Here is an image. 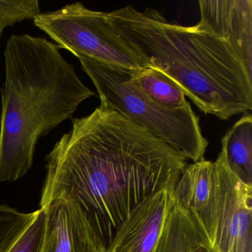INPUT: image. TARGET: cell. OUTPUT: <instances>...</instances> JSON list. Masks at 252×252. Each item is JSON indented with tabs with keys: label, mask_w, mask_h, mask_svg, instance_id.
I'll return each mask as SVG.
<instances>
[{
	"label": "cell",
	"mask_w": 252,
	"mask_h": 252,
	"mask_svg": "<svg viewBox=\"0 0 252 252\" xmlns=\"http://www.w3.org/2000/svg\"><path fill=\"white\" fill-rule=\"evenodd\" d=\"M46 209L40 208L30 226L8 252H42L46 231Z\"/></svg>",
	"instance_id": "cell-15"
},
{
	"label": "cell",
	"mask_w": 252,
	"mask_h": 252,
	"mask_svg": "<svg viewBox=\"0 0 252 252\" xmlns=\"http://www.w3.org/2000/svg\"><path fill=\"white\" fill-rule=\"evenodd\" d=\"M231 252H252V235L248 236L243 239Z\"/></svg>",
	"instance_id": "cell-16"
},
{
	"label": "cell",
	"mask_w": 252,
	"mask_h": 252,
	"mask_svg": "<svg viewBox=\"0 0 252 252\" xmlns=\"http://www.w3.org/2000/svg\"><path fill=\"white\" fill-rule=\"evenodd\" d=\"M33 20L60 49L67 50L79 59L131 73L150 68L121 39L107 13L93 11L82 2H75L57 11L40 13Z\"/></svg>",
	"instance_id": "cell-6"
},
{
	"label": "cell",
	"mask_w": 252,
	"mask_h": 252,
	"mask_svg": "<svg viewBox=\"0 0 252 252\" xmlns=\"http://www.w3.org/2000/svg\"><path fill=\"white\" fill-rule=\"evenodd\" d=\"M38 0H0V39L6 28L40 14Z\"/></svg>",
	"instance_id": "cell-14"
},
{
	"label": "cell",
	"mask_w": 252,
	"mask_h": 252,
	"mask_svg": "<svg viewBox=\"0 0 252 252\" xmlns=\"http://www.w3.org/2000/svg\"><path fill=\"white\" fill-rule=\"evenodd\" d=\"M213 162L205 159L187 165L173 194L178 203L196 220L209 204L213 186Z\"/></svg>",
	"instance_id": "cell-10"
},
{
	"label": "cell",
	"mask_w": 252,
	"mask_h": 252,
	"mask_svg": "<svg viewBox=\"0 0 252 252\" xmlns=\"http://www.w3.org/2000/svg\"><path fill=\"white\" fill-rule=\"evenodd\" d=\"M209 204L194 221L209 252H231L252 235V186L236 176L219 154L213 162Z\"/></svg>",
	"instance_id": "cell-7"
},
{
	"label": "cell",
	"mask_w": 252,
	"mask_h": 252,
	"mask_svg": "<svg viewBox=\"0 0 252 252\" xmlns=\"http://www.w3.org/2000/svg\"><path fill=\"white\" fill-rule=\"evenodd\" d=\"M121 39L150 68L175 82L206 114L227 120L252 108V78L228 45L195 25L130 5L107 13Z\"/></svg>",
	"instance_id": "cell-2"
},
{
	"label": "cell",
	"mask_w": 252,
	"mask_h": 252,
	"mask_svg": "<svg viewBox=\"0 0 252 252\" xmlns=\"http://www.w3.org/2000/svg\"><path fill=\"white\" fill-rule=\"evenodd\" d=\"M91 78L101 104L137 124L193 162L204 158L208 141L190 104L169 109L155 102L129 79V72L87 59H79Z\"/></svg>",
	"instance_id": "cell-4"
},
{
	"label": "cell",
	"mask_w": 252,
	"mask_h": 252,
	"mask_svg": "<svg viewBox=\"0 0 252 252\" xmlns=\"http://www.w3.org/2000/svg\"><path fill=\"white\" fill-rule=\"evenodd\" d=\"M220 154L236 176L252 186V115H245L227 131Z\"/></svg>",
	"instance_id": "cell-11"
},
{
	"label": "cell",
	"mask_w": 252,
	"mask_h": 252,
	"mask_svg": "<svg viewBox=\"0 0 252 252\" xmlns=\"http://www.w3.org/2000/svg\"><path fill=\"white\" fill-rule=\"evenodd\" d=\"M38 210L23 213L6 205L0 206V252H8L33 222Z\"/></svg>",
	"instance_id": "cell-13"
},
{
	"label": "cell",
	"mask_w": 252,
	"mask_h": 252,
	"mask_svg": "<svg viewBox=\"0 0 252 252\" xmlns=\"http://www.w3.org/2000/svg\"></svg>",
	"instance_id": "cell-17"
},
{
	"label": "cell",
	"mask_w": 252,
	"mask_h": 252,
	"mask_svg": "<svg viewBox=\"0 0 252 252\" xmlns=\"http://www.w3.org/2000/svg\"><path fill=\"white\" fill-rule=\"evenodd\" d=\"M42 252H107V247L77 201L60 196L45 206Z\"/></svg>",
	"instance_id": "cell-8"
},
{
	"label": "cell",
	"mask_w": 252,
	"mask_h": 252,
	"mask_svg": "<svg viewBox=\"0 0 252 252\" xmlns=\"http://www.w3.org/2000/svg\"><path fill=\"white\" fill-rule=\"evenodd\" d=\"M206 243L173 191L143 200L118 227L107 252H203Z\"/></svg>",
	"instance_id": "cell-5"
},
{
	"label": "cell",
	"mask_w": 252,
	"mask_h": 252,
	"mask_svg": "<svg viewBox=\"0 0 252 252\" xmlns=\"http://www.w3.org/2000/svg\"><path fill=\"white\" fill-rule=\"evenodd\" d=\"M131 82L150 99L169 109H180L189 104L181 88L158 70L145 68L129 72Z\"/></svg>",
	"instance_id": "cell-12"
},
{
	"label": "cell",
	"mask_w": 252,
	"mask_h": 252,
	"mask_svg": "<svg viewBox=\"0 0 252 252\" xmlns=\"http://www.w3.org/2000/svg\"><path fill=\"white\" fill-rule=\"evenodd\" d=\"M72 122L47 156L39 206L60 196L76 200L108 248L134 208L158 191H174L186 159L104 104Z\"/></svg>",
	"instance_id": "cell-1"
},
{
	"label": "cell",
	"mask_w": 252,
	"mask_h": 252,
	"mask_svg": "<svg viewBox=\"0 0 252 252\" xmlns=\"http://www.w3.org/2000/svg\"><path fill=\"white\" fill-rule=\"evenodd\" d=\"M1 87L0 181H14L33 165L42 137L72 119L95 94L84 85L54 42L29 34L12 35L4 51Z\"/></svg>",
	"instance_id": "cell-3"
},
{
	"label": "cell",
	"mask_w": 252,
	"mask_h": 252,
	"mask_svg": "<svg viewBox=\"0 0 252 252\" xmlns=\"http://www.w3.org/2000/svg\"><path fill=\"white\" fill-rule=\"evenodd\" d=\"M197 25L225 42L252 78V0H200Z\"/></svg>",
	"instance_id": "cell-9"
}]
</instances>
